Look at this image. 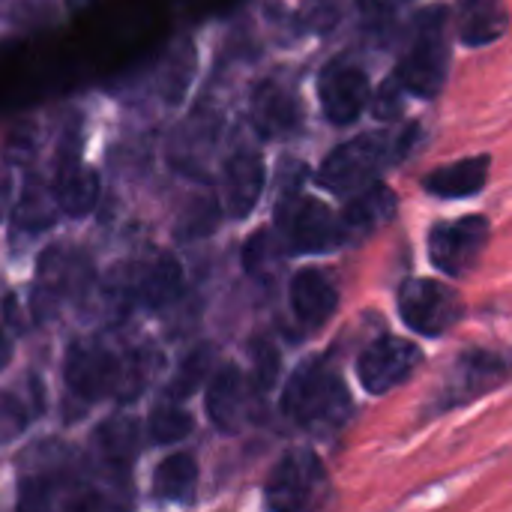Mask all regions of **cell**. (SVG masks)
I'll list each match as a JSON object with an SVG mask.
<instances>
[{
	"instance_id": "6da1fadb",
	"label": "cell",
	"mask_w": 512,
	"mask_h": 512,
	"mask_svg": "<svg viewBox=\"0 0 512 512\" xmlns=\"http://www.w3.org/2000/svg\"><path fill=\"white\" fill-rule=\"evenodd\" d=\"M282 414L312 435H333L348 423V387L321 360L303 363L285 384Z\"/></svg>"
},
{
	"instance_id": "7a4b0ae2",
	"label": "cell",
	"mask_w": 512,
	"mask_h": 512,
	"mask_svg": "<svg viewBox=\"0 0 512 512\" xmlns=\"http://www.w3.org/2000/svg\"><path fill=\"white\" fill-rule=\"evenodd\" d=\"M450 72V15L444 6H429L417 15L396 75L405 90L420 99H435Z\"/></svg>"
},
{
	"instance_id": "3957f363",
	"label": "cell",
	"mask_w": 512,
	"mask_h": 512,
	"mask_svg": "<svg viewBox=\"0 0 512 512\" xmlns=\"http://www.w3.org/2000/svg\"><path fill=\"white\" fill-rule=\"evenodd\" d=\"M414 138V126L402 135L390 132H372L357 135L345 144H339L321 165L318 183L333 195H354L363 186L375 183V177L399 159V153L408 150V141Z\"/></svg>"
},
{
	"instance_id": "277c9868",
	"label": "cell",
	"mask_w": 512,
	"mask_h": 512,
	"mask_svg": "<svg viewBox=\"0 0 512 512\" xmlns=\"http://www.w3.org/2000/svg\"><path fill=\"white\" fill-rule=\"evenodd\" d=\"M183 291V267L174 255L159 252L144 261H129L111 270L105 294L111 303L162 309Z\"/></svg>"
},
{
	"instance_id": "5b68a950",
	"label": "cell",
	"mask_w": 512,
	"mask_h": 512,
	"mask_svg": "<svg viewBox=\"0 0 512 512\" xmlns=\"http://www.w3.org/2000/svg\"><path fill=\"white\" fill-rule=\"evenodd\" d=\"M276 225L282 243L297 255H321L345 246L339 216L312 195H297V192L282 195V204L276 210Z\"/></svg>"
},
{
	"instance_id": "8992f818",
	"label": "cell",
	"mask_w": 512,
	"mask_h": 512,
	"mask_svg": "<svg viewBox=\"0 0 512 512\" xmlns=\"http://www.w3.org/2000/svg\"><path fill=\"white\" fill-rule=\"evenodd\" d=\"M90 279H93V267L87 255L66 249V246L45 249L36 264V282H33V297H30L33 315L39 321L54 318L60 303L81 294L90 285Z\"/></svg>"
},
{
	"instance_id": "52a82bcc",
	"label": "cell",
	"mask_w": 512,
	"mask_h": 512,
	"mask_svg": "<svg viewBox=\"0 0 512 512\" xmlns=\"http://www.w3.org/2000/svg\"><path fill=\"white\" fill-rule=\"evenodd\" d=\"M327 471L312 450H291L279 459L267 480V507L312 510L327 501Z\"/></svg>"
},
{
	"instance_id": "ba28073f",
	"label": "cell",
	"mask_w": 512,
	"mask_h": 512,
	"mask_svg": "<svg viewBox=\"0 0 512 512\" xmlns=\"http://www.w3.org/2000/svg\"><path fill=\"white\" fill-rule=\"evenodd\" d=\"M459 294L438 279H408L399 288V315L420 336H444L462 318Z\"/></svg>"
},
{
	"instance_id": "9c48e42d",
	"label": "cell",
	"mask_w": 512,
	"mask_h": 512,
	"mask_svg": "<svg viewBox=\"0 0 512 512\" xmlns=\"http://www.w3.org/2000/svg\"><path fill=\"white\" fill-rule=\"evenodd\" d=\"M489 219L486 216H462L453 222H438L429 231V258L435 270L447 276H465L477 267L486 243H489Z\"/></svg>"
},
{
	"instance_id": "30bf717a",
	"label": "cell",
	"mask_w": 512,
	"mask_h": 512,
	"mask_svg": "<svg viewBox=\"0 0 512 512\" xmlns=\"http://www.w3.org/2000/svg\"><path fill=\"white\" fill-rule=\"evenodd\" d=\"M420 363H423V351L414 342L384 336L360 354L357 378L366 387V393L384 396V393L396 390L399 384H405L417 372Z\"/></svg>"
},
{
	"instance_id": "8fae6325",
	"label": "cell",
	"mask_w": 512,
	"mask_h": 512,
	"mask_svg": "<svg viewBox=\"0 0 512 512\" xmlns=\"http://www.w3.org/2000/svg\"><path fill=\"white\" fill-rule=\"evenodd\" d=\"M120 360L123 354H114L102 345H90V342L72 345L63 360V378L69 393L84 402H99L105 396H114L120 381Z\"/></svg>"
},
{
	"instance_id": "7c38bea8",
	"label": "cell",
	"mask_w": 512,
	"mask_h": 512,
	"mask_svg": "<svg viewBox=\"0 0 512 512\" xmlns=\"http://www.w3.org/2000/svg\"><path fill=\"white\" fill-rule=\"evenodd\" d=\"M372 84L363 66L351 60H333L318 78V99L324 117L336 126H351L369 105Z\"/></svg>"
},
{
	"instance_id": "4fadbf2b",
	"label": "cell",
	"mask_w": 512,
	"mask_h": 512,
	"mask_svg": "<svg viewBox=\"0 0 512 512\" xmlns=\"http://www.w3.org/2000/svg\"><path fill=\"white\" fill-rule=\"evenodd\" d=\"M249 117L252 126L261 138H291L300 132L303 126V105L294 96L291 87H285L282 81H261L252 90V105H249Z\"/></svg>"
},
{
	"instance_id": "5bb4252c",
	"label": "cell",
	"mask_w": 512,
	"mask_h": 512,
	"mask_svg": "<svg viewBox=\"0 0 512 512\" xmlns=\"http://www.w3.org/2000/svg\"><path fill=\"white\" fill-rule=\"evenodd\" d=\"M507 375V363L489 351H468L456 360V366L447 375V384L438 390V408H456L465 405L483 393H489L501 378Z\"/></svg>"
},
{
	"instance_id": "9a60e30c",
	"label": "cell",
	"mask_w": 512,
	"mask_h": 512,
	"mask_svg": "<svg viewBox=\"0 0 512 512\" xmlns=\"http://www.w3.org/2000/svg\"><path fill=\"white\" fill-rule=\"evenodd\" d=\"M72 477V453L60 444L36 447L27 459V471L18 483L21 507H48L51 498L66 486Z\"/></svg>"
},
{
	"instance_id": "2e32d148",
	"label": "cell",
	"mask_w": 512,
	"mask_h": 512,
	"mask_svg": "<svg viewBox=\"0 0 512 512\" xmlns=\"http://www.w3.org/2000/svg\"><path fill=\"white\" fill-rule=\"evenodd\" d=\"M267 183V168L258 150H237L231 153V159L225 162V174H222V192H225V210L234 219H246L264 192Z\"/></svg>"
},
{
	"instance_id": "e0dca14e",
	"label": "cell",
	"mask_w": 512,
	"mask_h": 512,
	"mask_svg": "<svg viewBox=\"0 0 512 512\" xmlns=\"http://www.w3.org/2000/svg\"><path fill=\"white\" fill-rule=\"evenodd\" d=\"M399 210V198L393 189H387L384 183H369L360 192L351 195V201L345 204L339 222H342V234L345 243H357L366 240L369 234H375L378 228H384Z\"/></svg>"
},
{
	"instance_id": "ac0fdd59",
	"label": "cell",
	"mask_w": 512,
	"mask_h": 512,
	"mask_svg": "<svg viewBox=\"0 0 512 512\" xmlns=\"http://www.w3.org/2000/svg\"><path fill=\"white\" fill-rule=\"evenodd\" d=\"M288 294H291V309L306 330L327 324L339 306V288H336L333 276L327 270H318V267L297 270Z\"/></svg>"
},
{
	"instance_id": "d6986e66",
	"label": "cell",
	"mask_w": 512,
	"mask_h": 512,
	"mask_svg": "<svg viewBox=\"0 0 512 512\" xmlns=\"http://www.w3.org/2000/svg\"><path fill=\"white\" fill-rule=\"evenodd\" d=\"M249 414V387L243 372L228 363L222 366L207 387V417L219 432H237Z\"/></svg>"
},
{
	"instance_id": "ffe728a7",
	"label": "cell",
	"mask_w": 512,
	"mask_h": 512,
	"mask_svg": "<svg viewBox=\"0 0 512 512\" xmlns=\"http://www.w3.org/2000/svg\"><path fill=\"white\" fill-rule=\"evenodd\" d=\"M54 201H57L60 213H66L72 219L93 213V207L99 201V174L93 168L81 165L78 153H72V156L60 153L57 180H54Z\"/></svg>"
},
{
	"instance_id": "44dd1931",
	"label": "cell",
	"mask_w": 512,
	"mask_h": 512,
	"mask_svg": "<svg viewBox=\"0 0 512 512\" xmlns=\"http://www.w3.org/2000/svg\"><path fill=\"white\" fill-rule=\"evenodd\" d=\"M489 168H492V156H486V153L468 156V159H459V162L429 171L423 186H426V192H432L438 198H471V195L483 192V186L489 183Z\"/></svg>"
},
{
	"instance_id": "7402d4cb",
	"label": "cell",
	"mask_w": 512,
	"mask_h": 512,
	"mask_svg": "<svg viewBox=\"0 0 512 512\" xmlns=\"http://www.w3.org/2000/svg\"><path fill=\"white\" fill-rule=\"evenodd\" d=\"M510 27L507 0H459V39L468 48L498 42Z\"/></svg>"
},
{
	"instance_id": "603a6c76",
	"label": "cell",
	"mask_w": 512,
	"mask_h": 512,
	"mask_svg": "<svg viewBox=\"0 0 512 512\" xmlns=\"http://www.w3.org/2000/svg\"><path fill=\"white\" fill-rule=\"evenodd\" d=\"M93 453L111 471H126L138 453V426L129 417H108L93 432Z\"/></svg>"
},
{
	"instance_id": "cb8c5ba5",
	"label": "cell",
	"mask_w": 512,
	"mask_h": 512,
	"mask_svg": "<svg viewBox=\"0 0 512 512\" xmlns=\"http://www.w3.org/2000/svg\"><path fill=\"white\" fill-rule=\"evenodd\" d=\"M198 486V462L192 453H174L162 459L153 471V495L159 501L186 504L192 501Z\"/></svg>"
},
{
	"instance_id": "d4e9b609",
	"label": "cell",
	"mask_w": 512,
	"mask_h": 512,
	"mask_svg": "<svg viewBox=\"0 0 512 512\" xmlns=\"http://www.w3.org/2000/svg\"><path fill=\"white\" fill-rule=\"evenodd\" d=\"M195 78V48L189 39L177 42L171 54L165 57V66L159 72V93L168 105H180L192 87Z\"/></svg>"
},
{
	"instance_id": "484cf974",
	"label": "cell",
	"mask_w": 512,
	"mask_h": 512,
	"mask_svg": "<svg viewBox=\"0 0 512 512\" xmlns=\"http://www.w3.org/2000/svg\"><path fill=\"white\" fill-rule=\"evenodd\" d=\"M216 132H219V123L216 117L210 114H195L189 123H183V129L177 132V141H174V162L186 171L198 168V159L207 156L204 150H210L216 144Z\"/></svg>"
},
{
	"instance_id": "4316f807",
	"label": "cell",
	"mask_w": 512,
	"mask_h": 512,
	"mask_svg": "<svg viewBox=\"0 0 512 512\" xmlns=\"http://www.w3.org/2000/svg\"><path fill=\"white\" fill-rule=\"evenodd\" d=\"M54 210H60L57 201H54V195L48 198L45 189H39V186L27 189V192L21 195L15 213H12V234H15V237H18V234H21V237H36V234L48 231V228L54 225V216H57Z\"/></svg>"
},
{
	"instance_id": "83f0119b",
	"label": "cell",
	"mask_w": 512,
	"mask_h": 512,
	"mask_svg": "<svg viewBox=\"0 0 512 512\" xmlns=\"http://www.w3.org/2000/svg\"><path fill=\"white\" fill-rule=\"evenodd\" d=\"M210 366H213V348L210 345H198L195 351H189L183 357L177 375L168 384V396L171 399H189L201 387V381L207 378Z\"/></svg>"
},
{
	"instance_id": "f1b7e54d",
	"label": "cell",
	"mask_w": 512,
	"mask_h": 512,
	"mask_svg": "<svg viewBox=\"0 0 512 512\" xmlns=\"http://www.w3.org/2000/svg\"><path fill=\"white\" fill-rule=\"evenodd\" d=\"M195 429L192 414H186L177 405H156L147 420V432L153 444H177Z\"/></svg>"
},
{
	"instance_id": "f546056e",
	"label": "cell",
	"mask_w": 512,
	"mask_h": 512,
	"mask_svg": "<svg viewBox=\"0 0 512 512\" xmlns=\"http://www.w3.org/2000/svg\"><path fill=\"white\" fill-rule=\"evenodd\" d=\"M216 222H219V204L213 198H192L180 216V225H177V237L180 240H198V237H207L210 231H216Z\"/></svg>"
},
{
	"instance_id": "4dcf8cb0",
	"label": "cell",
	"mask_w": 512,
	"mask_h": 512,
	"mask_svg": "<svg viewBox=\"0 0 512 512\" xmlns=\"http://www.w3.org/2000/svg\"><path fill=\"white\" fill-rule=\"evenodd\" d=\"M276 255L279 246L276 240H270V231H255L243 246V267L252 276H270L276 267Z\"/></svg>"
},
{
	"instance_id": "1f68e13d",
	"label": "cell",
	"mask_w": 512,
	"mask_h": 512,
	"mask_svg": "<svg viewBox=\"0 0 512 512\" xmlns=\"http://www.w3.org/2000/svg\"><path fill=\"white\" fill-rule=\"evenodd\" d=\"M405 84H402V78L393 72L381 87H378V93H375V99H372V114L378 117V120H384V123H390V120H396L399 114H402V99H405Z\"/></svg>"
},
{
	"instance_id": "d6a6232c",
	"label": "cell",
	"mask_w": 512,
	"mask_h": 512,
	"mask_svg": "<svg viewBox=\"0 0 512 512\" xmlns=\"http://www.w3.org/2000/svg\"><path fill=\"white\" fill-rule=\"evenodd\" d=\"M252 369H255V384H258V390L267 393V390L276 384V378H279V351H276L273 342L258 339V342L252 345Z\"/></svg>"
},
{
	"instance_id": "836d02e7",
	"label": "cell",
	"mask_w": 512,
	"mask_h": 512,
	"mask_svg": "<svg viewBox=\"0 0 512 512\" xmlns=\"http://www.w3.org/2000/svg\"><path fill=\"white\" fill-rule=\"evenodd\" d=\"M342 15V0H303V21L312 30L327 33L330 27H336Z\"/></svg>"
},
{
	"instance_id": "e575fe53",
	"label": "cell",
	"mask_w": 512,
	"mask_h": 512,
	"mask_svg": "<svg viewBox=\"0 0 512 512\" xmlns=\"http://www.w3.org/2000/svg\"><path fill=\"white\" fill-rule=\"evenodd\" d=\"M9 201H12V177L0 171V219H3L6 210H9Z\"/></svg>"
},
{
	"instance_id": "d590c367",
	"label": "cell",
	"mask_w": 512,
	"mask_h": 512,
	"mask_svg": "<svg viewBox=\"0 0 512 512\" xmlns=\"http://www.w3.org/2000/svg\"><path fill=\"white\" fill-rule=\"evenodd\" d=\"M9 360H12V345H9V339H6V333L0 327V369H6Z\"/></svg>"
}]
</instances>
